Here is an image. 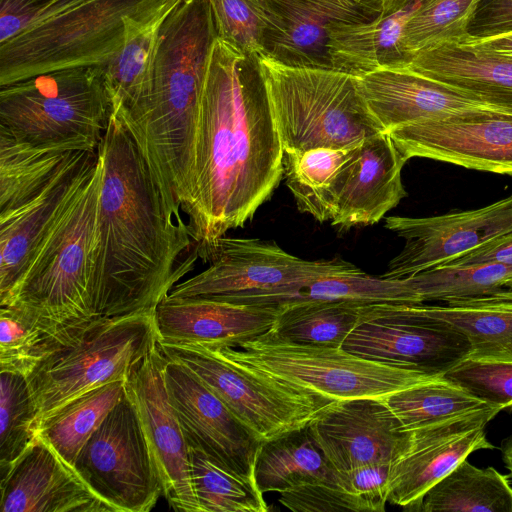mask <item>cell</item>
I'll use <instances>...</instances> for the list:
<instances>
[{
    "instance_id": "8992f818",
    "label": "cell",
    "mask_w": 512,
    "mask_h": 512,
    "mask_svg": "<svg viewBox=\"0 0 512 512\" xmlns=\"http://www.w3.org/2000/svg\"><path fill=\"white\" fill-rule=\"evenodd\" d=\"M157 343L155 309L66 328L27 376L39 423L81 394L127 379Z\"/></svg>"
},
{
    "instance_id": "836d02e7",
    "label": "cell",
    "mask_w": 512,
    "mask_h": 512,
    "mask_svg": "<svg viewBox=\"0 0 512 512\" xmlns=\"http://www.w3.org/2000/svg\"><path fill=\"white\" fill-rule=\"evenodd\" d=\"M357 145L284 155L286 185L299 211L310 214L319 222H331L334 182Z\"/></svg>"
},
{
    "instance_id": "cb8c5ba5",
    "label": "cell",
    "mask_w": 512,
    "mask_h": 512,
    "mask_svg": "<svg viewBox=\"0 0 512 512\" xmlns=\"http://www.w3.org/2000/svg\"><path fill=\"white\" fill-rule=\"evenodd\" d=\"M279 305L166 296L155 308L162 344L233 347L269 331Z\"/></svg>"
},
{
    "instance_id": "30bf717a",
    "label": "cell",
    "mask_w": 512,
    "mask_h": 512,
    "mask_svg": "<svg viewBox=\"0 0 512 512\" xmlns=\"http://www.w3.org/2000/svg\"><path fill=\"white\" fill-rule=\"evenodd\" d=\"M206 262V270L176 284L167 296L281 305L320 278L361 270L341 258L306 260L272 241L227 236L216 242Z\"/></svg>"
},
{
    "instance_id": "ee69618b",
    "label": "cell",
    "mask_w": 512,
    "mask_h": 512,
    "mask_svg": "<svg viewBox=\"0 0 512 512\" xmlns=\"http://www.w3.org/2000/svg\"><path fill=\"white\" fill-rule=\"evenodd\" d=\"M442 377L488 405L512 407V359L467 357Z\"/></svg>"
},
{
    "instance_id": "7c38bea8",
    "label": "cell",
    "mask_w": 512,
    "mask_h": 512,
    "mask_svg": "<svg viewBox=\"0 0 512 512\" xmlns=\"http://www.w3.org/2000/svg\"><path fill=\"white\" fill-rule=\"evenodd\" d=\"M73 467L114 512H147L162 484L133 400L125 391L80 450Z\"/></svg>"
},
{
    "instance_id": "db71d44e",
    "label": "cell",
    "mask_w": 512,
    "mask_h": 512,
    "mask_svg": "<svg viewBox=\"0 0 512 512\" xmlns=\"http://www.w3.org/2000/svg\"><path fill=\"white\" fill-rule=\"evenodd\" d=\"M393 0H384V10L386 11Z\"/></svg>"
},
{
    "instance_id": "3957f363",
    "label": "cell",
    "mask_w": 512,
    "mask_h": 512,
    "mask_svg": "<svg viewBox=\"0 0 512 512\" xmlns=\"http://www.w3.org/2000/svg\"><path fill=\"white\" fill-rule=\"evenodd\" d=\"M217 30L208 0H181L164 19L146 88L113 113L136 143L167 211L180 217L195 199V150Z\"/></svg>"
},
{
    "instance_id": "44dd1931",
    "label": "cell",
    "mask_w": 512,
    "mask_h": 512,
    "mask_svg": "<svg viewBox=\"0 0 512 512\" xmlns=\"http://www.w3.org/2000/svg\"><path fill=\"white\" fill-rule=\"evenodd\" d=\"M384 0H267L266 56L292 67L333 69L329 29L380 15Z\"/></svg>"
},
{
    "instance_id": "8fae6325",
    "label": "cell",
    "mask_w": 512,
    "mask_h": 512,
    "mask_svg": "<svg viewBox=\"0 0 512 512\" xmlns=\"http://www.w3.org/2000/svg\"><path fill=\"white\" fill-rule=\"evenodd\" d=\"M158 346L167 358L192 371L262 442L306 427L333 402L247 368L217 348Z\"/></svg>"
},
{
    "instance_id": "ab89813d",
    "label": "cell",
    "mask_w": 512,
    "mask_h": 512,
    "mask_svg": "<svg viewBox=\"0 0 512 512\" xmlns=\"http://www.w3.org/2000/svg\"><path fill=\"white\" fill-rule=\"evenodd\" d=\"M39 413L27 377L0 372V479L35 440Z\"/></svg>"
},
{
    "instance_id": "b9f144b4",
    "label": "cell",
    "mask_w": 512,
    "mask_h": 512,
    "mask_svg": "<svg viewBox=\"0 0 512 512\" xmlns=\"http://www.w3.org/2000/svg\"><path fill=\"white\" fill-rule=\"evenodd\" d=\"M297 299L340 300L358 305L410 304L404 278L371 276L362 270L320 278L303 288Z\"/></svg>"
},
{
    "instance_id": "7402d4cb",
    "label": "cell",
    "mask_w": 512,
    "mask_h": 512,
    "mask_svg": "<svg viewBox=\"0 0 512 512\" xmlns=\"http://www.w3.org/2000/svg\"><path fill=\"white\" fill-rule=\"evenodd\" d=\"M407 161L388 133L358 144L334 182L331 224L348 230L379 222L407 195L401 179Z\"/></svg>"
},
{
    "instance_id": "d4e9b609",
    "label": "cell",
    "mask_w": 512,
    "mask_h": 512,
    "mask_svg": "<svg viewBox=\"0 0 512 512\" xmlns=\"http://www.w3.org/2000/svg\"><path fill=\"white\" fill-rule=\"evenodd\" d=\"M355 79L370 112L386 133L468 109L501 106L456 91L406 67L379 68Z\"/></svg>"
},
{
    "instance_id": "e575fe53",
    "label": "cell",
    "mask_w": 512,
    "mask_h": 512,
    "mask_svg": "<svg viewBox=\"0 0 512 512\" xmlns=\"http://www.w3.org/2000/svg\"><path fill=\"white\" fill-rule=\"evenodd\" d=\"M173 7L135 23L122 49L104 65V85L111 112L130 107L146 88L159 31Z\"/></svg>"
},
{
    "instance_id": "5b68a950",
    "label": "cell",
    "mask_w": 512,
    "mask_h": 512,
    "mask_svg": "<svg viewBox=\"0 0 512 512\" xmlns=\"http://www.w3.org/2000/svg\"><path fill=\"white\" fill-rule=\"evenodd\" d=\"M102 164L89 177L33 255L9 299L55 326L93 314ZM0 305V306H1Z\"/></svg>"
},
{
    "instance_id": "f1b7e54d",
    "label": "cell",
    "mask_w": 512,
    "mask_h": 512,
    "mask_svg": "<svg viewBox=\"0 0 512 512\" xmlns=\"http://www.w3.org/2000/svg\"><path fill=\"white\" fill-rule=\"evenodd\" d=\"M254 476L262 493H282L307 483L331 481L336 470L306 426L263 442Z\"/></svg>"
},
{
    "instance_id": "4fadbf2b",
    "label": "cell",
    "mask_w": 512,
    "mask_h": 512,
    "mask_svg": "<svg viewBox=\"0 0 512 512\" xmlns=\"http://www.w3.org/2000/svg\"><path fill=\"white\" fill-rule=\"evenodd\" d=\"M341 348L435 377H442L472 351L468 338L449 324L396 303L361 305L359 322Z\"/></svg>"
},
{
    "instance_id": "f35d334b",
    "label": "cell",
    "mask_w": 512,
    "mask_h": 512,
    "mask_svg": "<svg viewBox=\"0 0 512 512\" xmlns=\"http://www.w3.org/2000/svg\"><path fill=\"white\" fill-rule=\"evenodd\" d=\"M68 327L52 325L18 304L1 305L0 370L27 377Z\"/></svg>"
},
{
    "instance_id": "681fc988",
    "label": "cell",
    "mask_w": 512,
    "mask_h": 512,
    "mask_svg": "<svg viewBox=\"0 0 512 512\" xmlns=\"http://www.w3.org/2000/svg\"><path fill=\"white\" fill-rule=\"evenodd\" d=\"M481 263H499L512 267V230L488 240L449 264L472 265Z\"/></svg>"
},
{
    "instance_id": "c3c4849f",
    "label": "cell",
    "mask_w": 512,
    "mask_h": 512,
    "mask_svg": "<svg viewBox=\"0 0 512 512\" xmlns=\"http://www.w3.org/2000/svg\"><path fill=\"white\" fill-rule=\"evenodd\" d=\"M512 31V0H482L471 22L469 33L494 36Z\"/></svg>"
},
{
    "instance_id": "f5cc1de1",
    "label": "cell",
    "mask_w": 512,
    "mask_h": 512,
    "mask_svg": "<svg viewBox=\"0 0 512 512\" xmlns=\"http://www.w3.org/2000/svg\"><path fill=\"white\" fill-rule=\"evenodd\" d=\"M408 1H410V0H393L387 10H390V9H392L394 7H398V6L404 4V3L408 2Z\"/></svg>"
},
{
    "instance_id": "8d00e7d4",
    "label": "cell",
    "mask_w": 512,
    "mask_h": 512,
    "mask_svg": "<svg viewBox=\"0 0 512 512\" xmlns=\"http://www.w3.org/2000/svg\"><path fill=\"white\" fill-rule=\"evenodd\" d=\"M405 430H414L489 406L443 377L382 398Z\"/></svg>"
},
{
    "instance_id": "5bb4252c",
    "label": "cell",
    "mask_w": 512,
    "mask_h": 512,
    "mask_svg": "<svg viewBox=\"0 0 512 512\" xmlns=\"http://www.w3.org/2000/svg\"><path fill=\"white\" fill-rule=\"evenodd\" d=\"M400 153L512 175V108L468 109L388 132Z\"/></svg>"
},
{
    "instance_id": "f546056e",
    "label": "cell",
    "mask_w": 512,
    "mask_h": 512,
    "mask_svg": "<svg viewBox=\"0 0 512 512\" xmlns=\"http://www.w3.org/2000/svg\"><path fill=\"white\" fill-rule=\"evenodd\" d=\"M510 475L461 461L423 496L418 512H512Z\"/></svg>"
},
{
    "instance_id": "52a82bcc",
    "label": "cell",
    "mask_w": 512,
    "mask_h": 512,
    "mask_svg": "<svg viewBox=\"0 0 512 512\" xmlns=\"http://www.w3.org/2000/svg\"><path fill=\"white\" fill-rule=\"evenodd\" d=\"M284 155L345 148L386 133L370 112L355 76L335 69L292 67L259 56Z\"/></svg>"
},
{
    "instance_id": "7bdbcfd3",
    "label": "cell",
    "mask_w": 512,
    "mask_h": 512,
    "mask_svg": "<svg viewBox=\"0 0 512 512\" xmlns=\"http://www.w3.org/2000/svg\"><path fill=\"white\" fill-rule=\"evenodd\" d=\"M217 36L243 53L261 56L267 0H208Z\"/></svg>"
},
{
    "instance_id": "d590c367",
    "label": "cell",
    "mask_w": 512,
    "mask_h": 512,
    "mask_svg": "<svg viewBox=\"0 0 512 512\" xmlns=\"http://www.w3.org/2000/svg\"><path fill=\"white\" fill-rule=\"evenodd\" d=\"M510 278L512 267L499 263L440 265L404 277L411 304L491 295L500 291Z\"/></svg>"
},
{
    "instance_id": "bcb514c9",
    "label": "cell",
    "mask_w": 512,
    "mask_h": 512,
    "mask_svg": "<svg viewBox=\"0 0 512 512\" xmlns=\"http://www.w3.org/2000/svg\"><path fill=\"white\" fill-rule=\"evenodd\" d=\"M391 464H370L336 471L341 487L356 499L361 512H383L388 501Z\"/></svg>"
},
{
    "instance_id": "4dcf8cb0",
    "label": "cell",
    "mask_w": 512,
    "mask_h": 512,
    "mask_svg": "<svg viewBox=\"0 0 512 512\" xmlns=\"http://www.w3.org/2000/svg\"><path fill=\"white\" fill-rule=\"evenodd\" d=\"M77 151L63 145L30 144L0 133V214L35 195Z\"/></svg>"
},
{
    "instance_id": "74e56055",
    "label": "cell",
    "mask_w": 512,
    "mask_h": 512,
    "mask_svg": "<svg viewBox=\"0 0 512 512\" xmlns=\"http://www.w3.org/2000/svg\"><path fill=\"white\" fill-rule=\"evenodd\" d=\"M190 477L200 512H267L255 479L233 473L188 446Z\"/></svg>"
},
{
    "instance_id": "ba28073f",
    "label": "cell",
    "mask_w": 512,
    "mask_h": 512,
    "mask_svg": "<svg viewBox=\"0 0 512 512\" xmlns=\"http://www.w3.org/2000/svg\"><path fill=\"white\" fill-rule=\"evenodd\" d=\"M110 114L104 65L52 71L0 86V133L18 141L95 151Z\"/></svg>"
},
{
    "instance_id": "2e32d148",
    "label": "cell",
    "mask_w": 512,
    "mask_h": 512,
    "mask_svg": "<svg viewBox=\"0 0 512 512\" xmlns=\"http://www.w3.org/2000/svg\"><path fill=\"white\" fill-rule=\"evenodd\" d=\"M163 374L188 446L233 473L255 479L263 442L185 365L165 356Z\"/></svg>"
},
{
    "instance_id": "6da1fadb",
    "label": "cell",
    "mask_w": 512,
    "mask_h": 512,
    "mask_svg": "<svg viewBox=\"0 0 512 512\" xmlns=\"http://www.w3.org/2000/svg\"><path fill=\"white\" fill-rule=\"evenodd\" d=\"M284 150L259 55L217 38L195 150V199L187 216L198 257L253 218L284 175Z\"/></svg>"
},
{
    "instance_id": "4316f807",
    "label": "cell",
    "mask_w": 512,
    "mask_h": 512,
    "mask_svg": "<svg viewBox=\"0 0 512 512\" xmlns=\"http://www.w3.org/2000/svg\"><path fill=\"white\" fill-rule=\"evenodd\" d=\"M424 0H410L365 21L341 22L329 29L328 49L335 70L359 76L379 68L404 67V28Z\"/></svg>"
},
{
    "instance_id": "83f0119b",
    "label": "cell",
    "mask_w": 512,
    "mask_h": 512,
    "mask_svg": "<svg viewBox=\"0 0 512 512\" xmlns=\"http://www.w3.org/2000/svg\"><path fill=\"white\" fill-rule=\"evenodd\" d=\"M425 316L463 333L471 344L469 357L512 359V303L491 296L452 300L445 305L409 304Z\"/></svg>"
},
{
    "instance_id": "60d3db41",
    "label": "cell",
    "mask_w": 512,
    "mask_h": 512,
    "mask_svg": "<svg viewBox=\"0 0 512 512\" xmlns=\"http://www.w3.org/2000/svg\"><path fill=\"white\" fill-rule=\"evenodd\" d=\"M482 0H424L407 22L402 47L410 57L431 46L459 42L469 33Z\"/></svg>"
},
{
    "instance_id": "816d5d0a",
    "label": "cell",
    "mask_w": 512,
    "mask_h": 512,
    "mask_svg": "<svg viewBox=\"0 0 512 512\" xmlns=\"http://www.w3.org/2000/svg\"><path fill=\"white\" fill-rule=\"evenodd\" d=\"M503 461L512 477V439L507 441L503 447Z\"/></svg>"
},
{
    "instance_id": "f907efd6",
    "label": "cell",
    "mask_w": 512,
    "mask_h": 512,
    "mask_svg": "<svg viewBox=\"0 0 512 512\" xmlns=\"http://www.w3.org/2000/svg\"><path fill=\"white\" fill-rule=\"evenodd\" d=\"M488 296H492L499 299L512 300V278L505 282L500 291Z\"/></svg>"
},
{
    "instance_id": "e0dca14e",
    "label": "cell",
    "mask_w": 512,
    "mask_h": 512,
    "mask_svg": "<svg viewBox=\"0 0 512 512\" xmlns=\"http://www.w3.org/2000/svg\"><path fill=\"white\" fill-rule=\"evenodd\" d=\"M501 411L494 406L410 430L407 446L393 461L388 502L418 512L425 493L472 452L494 449L486 425Z\"/></svg>"
},
{
    "instance_id": "9a60e30c",
    "label": "cell",
    "mask_w": 512,
    "mask_h": 512,
    "mask_svg": "<svg viewBox=\"0 0 512 512\" xmlns=\"http://www.w3.org/2000/svg\"><path fill=\"white\" fill-rule=\"evenodd\" d=\"M385 228L404 239L388 263L387 278H404L446 265L488 240L512 230V195L487 206L443 215L390 216Z\"/></svg>"
},
{
    "instance_id": "d6986e66",
    "label": "cell",
    "mask_w": 512,
    "mask_h": 512,
    "mask_svg": "<svg viewBox=\"0 0 512 512\" xmlns=\"http://www.w3.org/2000/svg\"><path fill=\"white\" fill-rule=\"evenodd\" d=\"M316 445L336 471L392 464L407 446L405 430L380 398L333 401L307 425Z\"/></svg>"
},
{
    "instance_id": "1f68e13d",
    "label": "cell",
    "mask_w": 512,
    "mask_h": 512,
    "mask_svg": "<svg viewBox=\"0 0 512 512\" xmlns=\"http://www.w3.org/2000/svg\"><path fill=\"white\" fill-rule=\"evenodd\" d=\"M126 380L107 383L71 400L39 423L38 435L73 466L82 447L123 397Z\"/></svg>"
},
{
    "instance_id": "277c9868",
    "label": "cell",
    "mask_w": 512,
    "mask_h": 512,
    "mask_svg": "<svg viewBox=\"0 0 512 512\" xmlns=\"http://www.w3.org/2000/svg\"><path fill=\"white\" fill-rule=\"evenodd\" d=\"M181 0H81L0 43V86L52 71L106 65L135 23Z\"/></svg>"
},
{
    "instance_id": "ffe728a7",
    "label": "cell",
    "mask_w": 512,
    "mask_h": 512,
    "mask_svg": "<svg viewBox=\"0 0 512 512\" xmlns=\"http://www.w3.org/2000/svg\"><path fill=\"white\" fill-rule=\"evenodd\" d=\"M97 150L75 152L35 195L0 214V305L9 299L36 250L89 177Z\"/></svg>"
},
{
    "instance_id": "484cf974",
    "label": "cell",
    "mask_w": 512,
    "mask_h": 512,
    "mask_svg": "<svg viewBox=\"0 0 512 512\" xmlns=\"http://www.w3.org/2000/svg\"><path fill=\"white\" fill-rule=\"evenodd\" d=\"M407 69L480 100L512 108V59L459 42L414 54Z\"/></svg>"
},
{
    "instance_id": "603a6c76",
    "label": "cell",
    "mask_w": 512,
    "mask_h": 512,
    "mask_svg": "<svg viewBox=\"0 0 512 512\" xmlns=\"http://www.w3.org/2000/svg\"><path fill=\"white\" fill-rule=\"evenodd\" d=\"M1 512H114L38 434L0 479Z\"/></svg>"
},
{
    "instance_id": "9c48e42d",
    "label": "cell",
    "mask_w": 512,
    "mask_h": 512,
    "mask_svg": "<svg viewBox=\"0 0 512 512\" xmlns=\"http://www.w3.org/2000/svg\"><path fill=\"white\" fill-rule=\"evenodd\" d=\"M217 349L247 368L330 401L382 399L439 378L420 370L368 360L341 347L291 342L270 330L241 342L237 348Z\"/></svg>"
},
{
    "instance_id": "d6a6232c",
    "label": "cell",
    "mask_w": 512,
    "mask_h": 512,
    "mask_svg": "<svg viewBox=\"0 0 512 512\" xmlns=\"http://www.w3.org/2000/svg\"><path fill=\"white\" fill-rule=\"evenodd\" d=\"M360 306L340 300L289 301L279 305L270 331L295 343L341 347L359 322Z\"/></svg>"
},
{
    "instance_id": "7a4b0ae2",
    "label": "cell",
    "mask_w": 512,
    "mask_h": 512,
    "mask_svg": "<svg viewBox=\"0 0 512 512\" xmlns=\"http://www.w3.org/2000/svg\"><path fill=\"white\" fill-rule=\"evenodd\" d=\"M102 183L93 314L117 317L155 309L198 257L187 223L171 216L136 143L110 114L98 146Z\"/></svg>"
},
{
    "instance_id": "ac0fdd59",
    "label": "cell",
    "mask_w": 512,
    "mask_h": 512,
    "mask_svg": "<svg viewBox=\"0 0 512 512\" xmlns=\"http://www.w3.org/2000/svg\"><path fill=\"white\" fill-rule=\"evenodd\" d=\"M164 360L157 343L127 377L126 390L144 429L163 496L176 511L200 512L190 477L188 444L165 385Z\"/></svg>"
},
{
    "instance_id": "7dc6e473",
    "label": "cell",
    "mask_w": 512,
    "mask_h": 512,
    "mask_svg": "<svg viewBox=\"0 0 512 512\" xmlns=\"http://www.w3.org/2000/svg\"><path fill=\"white\" fill-rule=\"evenodd\" d=\"M56 0H0V43L38 20Z\"/></svg>"
},
{
    "instance_id": "f6af8a7d",
    "label": "cell",
    "mask_w": 512,
    "mask_h": 512,
    "mask_svg": "<svg viewBox=\"0 0 512 512\" xmlns=\"http://www.w3.org/2000/svg\"><path fill=\"white\" fill-rule=\"evenodd\" d=\"M279 502L294 512H361L354 496L335 479L307 483L280 493Z\"/></svg>"
}]
</instances>
